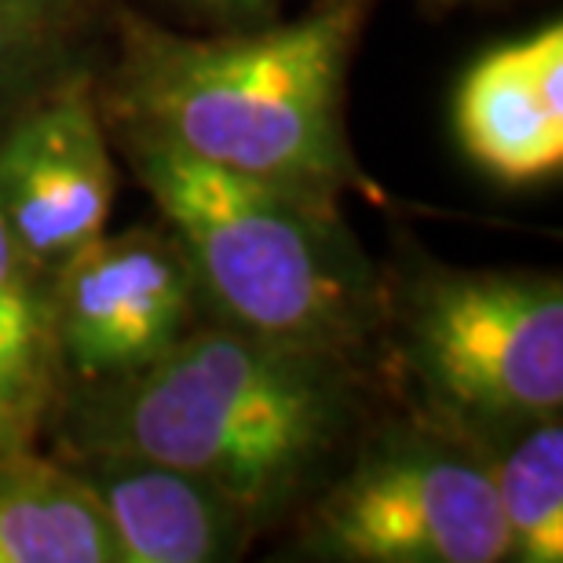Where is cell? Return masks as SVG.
<instances>
[{
	"label": "cell",
	"mask_w": 563,
	"mask_h": 563,
	"mask_svg": "<svg viewBox=\"0 0 563 563\" xmlns=\"http://www.w3.org/2000/svg\"><path fill=\"white\" fill-rule=\"evenodd\" d=\"M363 0L228 37H184L121 19L114 110L125 129L231 173L341 195L369 190L347 146L344 81Z\"/></svg>",
	"instance_id": "obj_1"
},
{
	"label": "cell",
	"mask_w": 563,
	"mask_h": 563,
	"mask_svg": "<svg viewBox=\"0 0 563 563\" xmlns=\"http://www.w3.org/2000/svg\"><path fill=\"white\" fill-rule=\"evenodd\" d=\"M336 358L282 347L234 325L190 330L140 374L77 399L81 454H136L187 468L256 520L314 479L341 443L352 396Z\"/></svg>",
	"instance_id": "obj_2"
},
{
	"label": "cell",
	"mask_w": 563,
	"mask_h": 563,
	"mask_svg": "<svg viewBox=\"0 0 563 563\" xmlns=\"http://www.w3.org/2000/svg\"><path fill=\"white\" fill-rule=\"evenodd\" d=\"M125 154L223 325L352 363L377 325L374 272L333 195L231 173L125 129Z\"/></svg>",
	"instance_id": "obj_3"
},
{
	"label": "cell",
	"mask_w": 563,
	"mask_h": 563,
	"mask_svg": "<svg viewBox=\"0 0 563 563\" xmlns=\"http://www.w3.org/2000/svg\"><path fill=\"white\" fill-rule=\"evenodd\" d=\"M410 358L454 418L520 428L563 407V289L556 275L439 272L407 314Z\"/></svg>",
	"instance_id": "obj_4"
},
{
	"label": "cell",
	"mask_w": 563,
	"mask_h": 563,
	"mask_svg": "<svg viewBox=\"0 0 563 563\" xmlns=\"http://www.w3.org/2000/svg\"><path fill=\"white\" fill-rule=\"evenodd\" d=\"M314 545L358 563L509 560L487 465L428 432L369 443L314 512Z\"/></svg>",
	"instance_id": "obj_5"
},
{
	"label": "cell",
	"mask_w": 563,
	"mask_h": 563,
	"mask_svg": "<svg viewBox=\"0 0 563 563\" xmlns=\"http://www.w3.org/2000/svg\"><path fill=\"white\" fill-rule=\"evenodd\" d=\"M55 355L81 380H118L168 355L195 330L198 282L173 231L96 234L48 292Z\"/></svg>",
	"instance_id": "obj_6"
},
{
	"label": "cell",
	"mask_w": 563,
	"mask_h": 563,
	"mask_svg": "<svg viewBox=\"0 0 563 563\" xmlns=\"http://www.w3.org/2000/svg\"><path fill=\"white\" fill-rule=\"evenodd\" d=\"M118 173L92 85L70 77L0 136V212L41 272L107 231Z\"/></svg>",
	"instance_id": "obj_7"
},
{
	"label": "cell",
	"mask_w": 563,
	"mask_h": 563,
	"mask_svg": "<svg viewBox=\"0 0 563 563\" xmlns=\"http://www.w3.org/2000/svg\"><path fill=\"white\" fill-rule=\"evenodd\" d=\"M465 154L505 184H534L563 165V26L501 44L468 66L454 99Z\"/></svg>",
	"instance_id": "obj_8"
},
{
	"label": "cell",
	"mask_w": 563,
	"mask_h": 563,
	"mask_svg": "<svg viewBox=\"0 0 563 563\" xmlns=\"http://www.w3.org/2000/svg\"><path fill=\"white\" fill-rule=\"evenodd\" d=\"M77 472L96 490L121 563L234 560L256 516L209 479L136 454H81Z\"/></svg>",
	"instance_id": "obj_9"
},
{
	"label": "cell",
	"mask_w": 563,
	"mask_h": 563,
	"mask_svg": "<svg viewBox=\"0 0 563 563\" xmlns=\"http://www.w3.org/2000/svg\"><path fill=\"white\" fill-rule=\"evenodd\" d=\"M0 563H121L96 490L77 465L0 450Z\"/></svg>",
	"instance_id": "obj_10"
},
{
	"label": "cell",
	"mask_w": 563,
	"mask_h": 563,
	"mask_svg": "<svg viewBox=\"0 0 563 563\" xmlns=\"http://www.w3.org/2000/svg\"><path fill=\"white\" fill-rule=\"evenodd\" d=\"M523 432L483 461L494 483L509 560L560 563L563 560V424L538 418L520 424Z\"/></svg>",
	"instance_id": "obj_11"
},
{
	"label": "cell",
	"mask_w": 563,
	"mask_h": 563,
	"mask_svg": "<svg viewBox=\"0 0 563 563\" xmlns=\"http://www.w3.org/2000/svg\"><path fill=\"white\" fill-rule=\"evenodd\" d=\"M52 355V300L41 289V267L0 212V366L41 407L48 396Z\"/></svg>",
	"instance_id": "obj_12"
},
{
	"label": "cell",
	"mask_w": 563,
	"mask_h": 563,
	"mask_svg": "<svg viewBox=\"0 0 563 563\" xmlns=\"http://www.w3.org/2000/svg\"><path fill=\"white\" fill-rule=\"evenodd\" d=\"M48 19L52 11L19 4V0H0V88L26 66L33 48L44 37Z\"/></svg>",
	"instance_id": "obj_13"
},
{
	"label": "cell",
	"mask_w": 563,
	"mask_h": 563,
	"mask_svg": "<svg viewBox=\"0 0 563 563\" xmlns=\"http://www.w3.org/2000/svg\"><path fill=\"white\" fill-rule=\"evenodd\" d=\"M37 418H41V402L30 399L26 391L8 377V369L0 366V450L30 446Z\"/></svg>",
	"instance_id": "obj_14"
},
{
	"label": "cell",
	"mask_w": 563,
	"mask_h": 563,
	"mask_svg": "<svg viewBox=\"0 0 563 563\" xmlns=\"http://www.w3.org/2000/svg\"><path fill=\"white\" fill-rule=\"evenodd\" d=\"M195 4L223 19H261L272 11L275 0H195Z\"/></svg>",
	"instance_id": "obj_15"
},
{
	"label": "cell",
	"mask_w": 563,
	"mask_h": 563,
	"mask_svg": "<svg viewBox=\"0 0 563 563\" xmlns=\"http://www.w3.org/2000/svg\"><path fill=\"white\" fill-rule=\"evenodd\" d=\"M19 4H30V8H41V11H55L63 0H19Z\"/></svg>",
	"instance_id": "obj_16"
}]
</instances>
